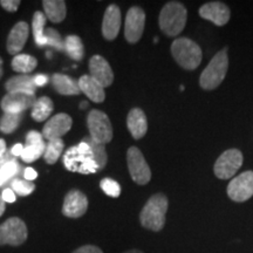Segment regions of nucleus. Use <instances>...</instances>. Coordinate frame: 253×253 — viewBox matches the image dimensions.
Masks as SVG:
<instances>
[{
    "instance_id": "f257e3e1",
    "label": "nucleus",
    "mask_w": 253,
    "mask_h": 253,
    "mask_svg": "<svg viewBox=\"0 0 253 253\" xmlns=\"http://www.w3.org/2000/svg\"><path fill=\"white\" fill-rule=\"evenodd\" d=\"M63 166L69 171L79 172L82 175L95 173L99 170L89 145L84 141L66 151L63 155Z\"/></svg>"
},
{
    "instance_id": "f03ea898",
    "label": "nucleus",
    "mask_w": 253,
    "mask_h": 253,
    "mask_svg": "<svg viewBox=\"0 0 253 253\" xmlns=\"http://www.w3.org/2000/svg\"><path fill=\"white\" fill-rule=\"evenodd\" d=\"M168 198L163 194H156L149 198L140 213V221L145 229L158 232L166 225Z\"/></svg>"
},
{
    "instance_id": "7ed1b4c3",
    "label": "nucleus",
    "mask_w": 253,
    "mask_h": 253,
    "mask_svg": "<svg viewBox=\"0 0 253 253\" xmlns=\"http://www.w3.org/2000/svg\"><path fill=\"white\" fill-rule=\"evenodd\" d=\"M188 12L185 6L178 1H170L164 5L158 18L160 27L168 37H176L184 30Z\"/></svg>"
},
{
    "instance_id": "20e7f679",
    "label": "nucleus",
    "mask_w": 253,
    "mask_h": 253,
    "mask_svg": "<svg viewBox=\"0 0 253 253\" xmlns=\"http://www.w3.org/2000/svg\"><path fill=\"white\" fill-rule=\"evenodd\" d=\"M171 53L176 62L188 71H194L197 68L203 58L201 47L188 38H178L173 41Z\"/></svg>"
},
{
    "instance_id": "39448f33",
    "label": "nucleus",
    "mask_w": 253,
    "mask_h": 253,
    "mask_svg": "<svg viewBox=\"0 0 253 253\" xmlns=\"http://www.w3.org/2000/svg\"><path fill=\"white\" fill-rule=\"evenodd\" d=\"M229 59L225 49L218 52L199 78V84L205 90H212L219 86L226 77Z\"/></svg>"
},
{
    "instance_id": "423d86ee",
    "label": "nucleus",
    "mask_w": 253,
    "mask_h": 253,
    "mask_svg": "<svg viewBox=\"0 0 253 253\" xmlns=\"http://www.w3.org/2000/svg\"><path fill=\"white\" fill-rule=\"evenodd\" d=\"M87 126L89 129L90 138L96 143L107 144L113 138V126L107 114L94 109L88 114Z\"/></svg>"
},
{
    "instance_id": "0eeeda50",
    "label": "nucleus",
    "mask_w": 253,
    "mask_h": 253,
    "mask_svg": "<svg viewBox=\"0 0 253 253\" xmlns=\"http://www.w3.org/2000/svg\"><path fill=\"white\" fill-rule=\"evenodd\" d=\"M27 237V226L20 218H8L0 225V245L19 246L26 242Z\"/></svg>"
},
{
    "instance_id": "6e6552de",
    "label": "nucleus",
    "mask_w": 253,
    "mask_h": 253,
    "mask_svg": "<svg viewBox=\"0 0 253 253\" xmlns=\"http://www.w3.org/2000/svg\"><path fill=\"white\" fill-rule=\"evenodd\" d=\"M126 163L132 181L140 185H145L151 179V170L140 149L131 147L126 153Z\"/></svg>"
},
{
    "instance_id": "1a4fd4ad",
    "label": "nucleus",
    "mask_w": 253,
    "mask_h": 253,
    "mask_svg": "<svg viewBox=\"0 0 253 253\" xmlns=\"http://www.w3.org/2000/svg\"><path fill=\"white\" fill-rule=\"evenodd\" d=\"M243 164V154L238 149L224 151L214 163V173L218 178L229 179L235 176Z\"/></svg>"
},
{
    "instance_id": "9d476101",
    "label": "nucleus",
    "mask_w": 253,
    "mask_h": 253,
    "mask_svg": "<svg viewBox=\"0 0 253 253\" xmlns=\"http://www.w3.org/2000/svg\"><path fill=\"white\" fill-rule=\"evenodd\" d=\"M227 195L233 202H245L253 196V171H245L227 185Z\"/></svg>"
},
{
    "instance_id": "9b49d317",
    "label": "nucleus",
    "mask_w": 253,
    "mask_h": 253,
    "mask_svg": "<svg viewBox=\"0 0 253 253\" xmlns=\"http://www.w3.org/2000/svg\"><path fill=\"white\" fill-rule=\"evenodd\" d=\"M145 13L141 7L134 6L128 11L125 24V37L128 42L136 43L144 31Z\"/></svg>"
},
{
    "instance_id": "f8f14e48",
    "label": "nucleus",
    "mask_w": 253,
    "mask_h": 253,
    "mask_svg": "<svg viewBox=\"0 0 253 253\" xmlns=\"http://www.w3.org/2000/svg\"><path fill=\"white\" fill-rule=\"evenodd\" d=\"M36 101V94L14 91V93L6 94L4 99L1 100L0 106H1L4 113L23 114L26 109L32 108Z\"/></svg>"
},
{
    "instance_id": "ddd939ff",
    "label": "nucleus",
    "mask_w": 253,
    "mask_h": 253,
    "mask_svg": "<svg viewBox=\"0 0 253 253\" xmlns=\"http://www.w3.org/2000/svg\"><path fill=\"white\" fill-rule=\"evenodd\" d=\"M88 199L84 192L72 190L66 195L62 205V213L69 218H80L87 212Z\"/></svg>"
},
{
    "instance_id": "4468645a",
    "label": "nucleus",
    "mask_w": 253,
    "mask_h": 253,
    "mask_svg": "<svg viewBox=\"0 0 253 253\" xmlns=\"http://www.w3.org/2000/svg\"><path fill=\"white\" fill-rule=\"evenodd\" d=\"M73 120L68 114H58L46 123L42 129V137L47 141L58 140L71 130Z\"/></svg>"
},
{
    "instance_id": "2eb2a0df",
    "label": "nucleus",
    "mask_w": 253,
    "mask_h": 253,
    "mask_svg": "<svg viewBox=\"0 0 253 253\" xmlns=\"http://www.w3.org/2000/svg\"><path fill=\"white\" fill-rule=\"evenodd\" d=\"M199 15L217 26H224L230 20V8L220 1L207 2L199 8Z\"/></svg>"
},
{
    "instance_id": "dca6fc26",
    "label": "nucleus",
    "mask_w": 253,
    "mask_h": 253,
    "mask_svg": "<svg viewBox=\"0 0 253 253\" xmlns=\"http://www.w3.org/2000/svg\"><path fill=\"white\" fill-rule=\"evenodd\" d=\"M90 77L96 80L103 88L109 87L114 81V73L108 61L101 55H94L89 60Z\"/></svg>"
},
{
    "instance_id": "f3484780",
    "label": "nucleus",
    "mask_w": 253,
    "mask_h": 253,
    "mask_svg": "<svg viewBox=\"0 0 253 253\" xmlns=\"http://www.w3.org/2000/svg\"><path fill=\"white\" fill-rule=\"evenodd\" d=\"M121 28V11L119 6L109 5L104 12L102 21V34L104 39L114 40Z\"/></svg>"
},
{
    "instance_id": "a211bd4d",
    "label": "nucleus",
    "mask_w": 253,
    "mask_h": 253,
    "mask_svg": "<svg viewBox=\"0 0 253 253\" xmlns=\"http://www.w3.org/2000/svg\"><path fill=\"white\" fill-rule=\"evenodd\" d=\"M28 33H30V30L26 23L20 21L14 25L7 38V50L9 54L18 55L19 52H21L27 41Z\"/></svg>"
},
{
    "instance_id": "6ab92c4d",
    "label": "nucleus",
    "mask_w": 253,
    "mask_h": 253,
    "mask_svg": "<svg viewBox=\"0 0 253 253\" xmlns=\"http://www.w3.org/2000/svg\"><path fill=\"white\" fill-rule=\"evenodd\" d=\"M126 126L135 140H140L143 137L148 130L147 116L143 110L140 108L131 109L126 118Z\"/></svg>"
},
{
    "instance_id": "aec40b11",
    "label": "nucleus",
    "mask_w": 253,
    "mask_h": 253,
    "mask_svg": "<svg viewBox=\"0 0 253 253\" xmlns=\"http://www.w3.org/2000/svg\"><path fill=\"white\" fill-rule=\"evenodd\" d=\"M79 87L80 90L87 95L88 99H90L95 103H101L104 101L106 94L104 88L96 80H94L90 75H82L79 79Z\"/></svg>"
},
{
    "instance_id": "412c9836",
    "label": "nucleus",
    "mask_w": 253,
    "mask_h": 253,
    "mask_svg": "<svg viewBox=\"0 0 253 253\" xmlns=\"http://www.w3.org/2000/svg\"><path fill=\"white\" fill-rule=\"evenodd\" d=\"M53 87L61 95H78L81 93L79 80L65 74H54L52 78Z\"/></svg>"
},
{
    "instance_id": "4be33fe9",
    "label": "nucleus",
    "mask_w": 253,
    "mask_h": 253,
    "mask_svg": "<svg viewBox=\"0 0 253 253\" xmlns=\"http://www.w3.org/2000/svg\"><path fill=\"white\" fill-rule=\"evenodd\" d=\"M6 89L8 93H30L36 94V82L34 78L30 75H19V77H13L5 84Z\"/></svg>"
},
{
    "instance_id": "5701e85b",
    "label": "nucleus",
    "mask_w": 253,
    "mask_h": 253,
    "mask_svg": "<svg viewBox=\"0 0 253 253\" xmlns=\"http://www.w3.org/2000/svg\"><path fill=\"white\" fill-rule=\"evenodd\" d=\"M42 6L45 9L46 17L52 23H61L66 18L67 8H66V2L62 0H45L42 1Z\"/></svg>"
},
{
    "instance_id": "b1692460",
    "label": "nucleus",
    "mask_w": 253,
    "mask_h": 253,
    "mask_svg": "<svg viewBox=\"0 0 253 253\" xmlns=\"http://www.w3.org/2000/svg\"><path fill=\"white\" fill-rule=\"evenodd\" d=\"M53 109H54V104H53L52 100L47 96H42L36 101V103L32 107V119L37 122L45 121L47 118L52 114Z\"/></svg>"
},
{
    "instance_id": "393cba45",
    "label": "nucleus",
    "mask_w": 253,
    "mask_h": 253,
    "mask_svg": "<svg viewBox=\"0 0 253 253\" xmlns=\"http://www.w3.org/2000/svg\"><path fill=\"white\" fill-rule=\"evenodd\" d=\"M46 24V14H43L42 12H36L33 15V21H32V28H33V34H34V40L36 43L39 47H42L47 45V39L45 37V27Z\"/></svg>"
},
{
    "instance_id": "a878e982",
    "label": "nucleus",
    "mask_w": 253,
    "mask_h": 253,
    "mask_svg": "<svg viewBox=\"0 0 253 253\" xmlns=\"http://www.w3.org/2000/svg\"><path fill=\"white\" fill-rule=\"evenodd\" d=\"M65 50L75 61H81L84 55V47L78 36H68L65 40Z\"/></svg>"
},
{
    "instance_id": "bb28decb",
    "label": "nucleus",
    "mask_w": 253,
    "mask_h": 253,
    "mask_svg": "<svg viewBox=\"0 0 253 253\" xmlns=\"http://www.w3.org/2000/svg\"><path fill=\"white\" fill-rule=\"evenodd\" d=\"M37 66V59L28 54H18L12 60V68H13V71L23 73L24 75H27V73L34 71Z\"/></svg>"
},
{
    "instance_id": "cd10ccee",
    "label": "nucleus",
    "mask_w": 253,
    "mask_h": 253,
    "mask_svg": "<svg viewBox=\"0 0 253 253\" xmlns=\"http://www.w3.org/2000/svg\"><path fill=\"white\" fill-rule=\"evenodd\" d=\"M84 141L89 145L91 154H93V157L95 162L97 164V167H99V169H103V168L106 167L107 161H108V156H107V151L106 148H104V144L96 143V142L91 140L90 136L89 137L84 138Z\"/></svg>"
},
{
    "instance_id": "c85d7f7f",
    "label": "nucleus",
    "mask_w": 253,
    "mask_h": 253,
    "mask_svg": "<svg viewBox=\"0 0 253 253\" xmlns=\"http://www.w3.org/2000/svg\"><path fill=\"white\" fill-rule=\"evenodd\" d=\"M63 148H65V143H63L61 138L48 141V143L46 145L45 154H43L46 162L48 164H54L59 160L60 155L62 154Z\"/></svg>"
},
{
    "instance_id": "c756f323",
    "label": "nucleus",
    "mask_w": 253,
    "mask_h": 253,
    "mask_svg": "<svg viewBox=\"0 0 253 253\" xmlns=\"http://www.w3.org/2000/svg\"><path fill=\"white\" fill-rule=\"evenodd\" d=\"M46 144L45 142H39V143L27 144V147L24 148L23 154H21V160L26 163H32L37 161L45 154Z\"/></svg>"
},
{
    "instance_id": "7c9ffc66",
    "label": "nucleus",
    "mask_w": 253,
    "mask_h": 253,
    "mask_svg": "<svg viewBox=\"0 0 253 253\" xmlns=\"http://www.w3.org/2000/svg\"><path fill=\"white\" fill-rule=\"evenodd\" d=\"M21 119H23V114L5 113L0 120V130L4 134H11L20 125Z\"/></svg>"
},
{
    "instance_id": "2f4dec72",
    "label": "nucleus",
    "mask_w": 253,
    "mask_h": 253,
    "mask_svg": "<svg viewBox=\"0 0 253 253\" xmlns=\"http://www.w3.org/2000/svg\"><path fill=\"white\" fill-rule=\"evenodd\" d=\"M19 171V166L15 161H9V162L2 164L0 167V186L4 185L6 182L12 179Z\"/></svg>"
},
{
    "instance_id": "473e14b6",
    "label": "nucleus",
    "mask_w": 253,
    "mask_h": 253,
    "mask_svg": "<svg viewBox=\"0 0 253 253\" xmlns=\"http://www.w3.org/2000/svg\"><path fill=\"white\" fill-rule=\"evenodd\" d=\"M45 37L47 39V45L52 46L53 48L60 50V52H62V50H65V41L61 39V37H60L59 32L53 30V28H46V32H45Z\"/></svg>"
},
{
    "instance_id": "72a5a7b5",
    "label": "nucleus",
    "mask_w": 253,
    "mask_h": 253,
    "mask_svg": "<svg viewBox=\"0 0 253 253\" xmlns=\"http://www.w3.org/2000/svg\"><path fill=\"white\" fill-rule=\"evenodd\" d=\"M36 189V185L33 183L26 181V179H14L12 181V190L14 191V194L17 192L19 196H28Z\"/></svg>"
},
{
    "instance_id": "f704fd0d",
    "label": "nucleus",
    "mask_w": 253,
    "mask_h": 253,
    "mask_svg": "<svg viewBox=\"0 0 253 253\" xmlns=\"http://www.w3.org/2000/svg\"><path fill=\"white\" fill-rule=\"evenodd\" d=\"M100 186L104 191V194L110 196V197L116 198L121 195V186L112 178H103L100 183Z\"/></svg>"
},
{
    "instance_id": "c9c22d12",
    "label": "nucleus",
    "mask_w": 253,
    "mask_h": 253,
    "mask_svg": "<svg viewBox=\"0 0 253 253\" xmlns=\"http://www.w3.org/2000/svg\"><path fill=\"white\" fill-rule=\"evenodd\" d=\"M0 5L4 7L6 11L8 12H15L20 5V1L19 0H1L0 1Z\"/></svg>"
},
{
    "instance_id": "e433bc0d",
    "label": "nucleus",
    "mask_w": 253,
    "mask_h": 253,
    "mask_svg": "<svg viewBox=\"0 0 253 253\" xmlns=\"http://www.w3.org/2000/svg\"><path fill=\"white\" fill-rule=\"evenodd\" d=\"M72 253H103V251L100 248H97V246L84 245V246H81V248L77 249L74 252H72Z\"/></svg>"
},
{
    "instance_id": "4c0bfd02",
    "label": "nucleus",
    "mask_w": 253,
    "mask_h": 253,
    "mask_svg": "<svg viewBox=\"0 0 253 253\" xmlns=\"http://www.w3.org/2000/svg\"><path fill=\"white\" fill-rule=\"evenodd\" d=\"M1 197L4 199L5 203H14L15 202V194L12 189H5L4 191H2Z\"/></svg>"
},
{
    "instance_id": "58836bf2",
    "label": "nucleus",
    "mask_w": 253,
    "mask_h": 253,
    "mask_svg": "<svg viewBox=\"0 0 253 253\" xmlns=\"http://www.w3.org/2000/svg\"><path fill=\"white\" fill-rule=\"evenodd\" d=\"M24 177H25V179H26V181L32 182V181H34V179H36L38 177V172L33 169V168H26V169H25V171H24Z\"/></svg>"
},
{
    "instance_id": "ea45409f",
    "label": "nucleus",
    "mask_w": 253,
    "mask_h": 253,
    "mask_svg": "<svg viewBox=\"0 0 253 253\" xmlns=\"http://www.w3.org/2000/svg\"><path fill=\"white\" fill-rule=\"evenodd\" d=\"M47 81H48V78H47L46 75H43V74H39V75H37V77H34V82H36V86H39V87L45 86V84H47Z\"/></svg>"
},
{
    "instance_id": "a19ab883",
    "label": "nucleus",
    "mask_w": 253,
    "mask_h": 253,
    "mask_svg": "<svg viewBox=\"0 0 253 253\" xmlns=\"http://www.w3.org/2000/svg\"><path fill=\"white\" fill-rule=\"evenodd\" d=\"M24 145L23 144H20V143H18V144H15V145H13V148H12L11 149V154L13 155L14 157H18V156H21V154H23V151H24Z\"/></svg>"
},
{
    "instance_id": "79ce46f5",
    "label": "nucleus",
    "mask_w": 253,
    "mask_h": 253,
    "mask_svg": "<svg viewBox=\"0 0 253 253\" xmlns=\"http://www.w3.org/2000/svg\"><path fill=\"white\" fill-rule=\"evenodd\" d=\"M6 153V142L2 140V138H0V158L4 156Z\"/></svg>"
},
{
    "instance_id": "37998d69",
    "label": "nucleus",
    "mask_w": 253,
    "mask_h": 253,
    "mask_svg": "<svg viewBox=\"0 0 253 253\" xmlns=\"http://www.w3.org/2000/svg\"><path fill=\"white\" fill-rule=\"evenodd\" d=\"M5 207H6V203L4 202V199H2L1 196H0V217H1L5 212Z\"/></svg>"
},
{
    "instance_id": "c03bdc74",
    "label": "nucleus",
    "mask_w": 253,
    "mask_h": 253,
    "mask_svg": "<svg viewBox=\"0 0 253 253\" xmlns=\"http://www.w3.org/2000/svg\"><path fill=\"white\" fill-rule=\"evenodd\" d=\"M125 253H143L140 250H129V251H126Z\"/></svg>"
},
{
    "instance_id": "a18cd8bd",
    "label": "nucleus",
    "mask_w": 253,
    "mask_h": 253,
    "mask_svg": "<svg viewBox=\"0 0 253 253\" xmlns=\"http://www.w3.org/2000/svg\"><path fill=\"white\" fill-rule=\"evenodd\" d=\"M2 77V59L0 58V79Z\"/></svg>"
},
{
    "instance_id": "49530a36",
    "label": "nucleus",
    "mask_w": 253,
    "mask_h": 253,
    "mask_svg": "<svg viewBox=\"0 0 253 253\" xmlns=\"http://www.w3.org/2000/svg\"><path fill=\"white\" fill-rule=\"evenodd\" d=\"M88 106V103L87 102H81V104H80V108L81 109H86V107Z\"/></svg>"
}]
</instances>
